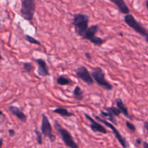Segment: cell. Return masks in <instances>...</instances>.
<instances>
[{"label":"cell","mask_w":148,"mask_h":148,"mask_svg":"<svg viewBox=\"0 0 148 148\" xmlns=\"http://www.w3.org/2000/svg\"><path fill=\"white\" fill-rule=\"evenodd\" d=\"M90 16L83 13H77L73 15L72 25L75 27V32L77 36L82 38L88 28Z\"/></svg>","instance_id":"6da1fadb"},{"label":"cell","mask_w":148,"mask_h":148,"mask_svg":"<svg viewBox=\"0 0 148 148\" xmlns=\"http://www.w3.org/2000/svg\"><path fill=\"white\" fill-rule=\"evenodd\" d=\"M55 129L61 136L62 141L64 143L65 145L69 148H79V145L76 143V142L74 140L73 137L72 136L71 133L68 131L66 129L64 128L58 121L55 120L53 122Z\"/></svg>","instance_id":"7a4b0ae2"},{"label":"cell","mask_w":148,"mask_h":148,"mask_svg":"<svg viewBox=\"0 0 148 148\" xmlns=\"http://www.w3.org/2000/svg\"><path fill=\"white\" fill-rule=\"evenodd\" d=\"M90 75L94 82H96L97 85H99L100 87L108 91H111L114 89V86L106 79L105 73L102 68L98 66L94 68Z\"/></svg>","instance_id":"3957f363"},{"label":"cell","mask_w":148,"mask_h":148,"mask_svg":"<svg viewBox=\"0 0 148 148\" xmlns=\"http://www.w3.org/2000/svg\"><path fill=\"white\" fill-rule=\"evenodd\" d=\"M124 20L129 27L133 29L136 33H139L140 36L145 38L146 42L148 43V33L147 29L140 22L136 20L133 14H129L125 15L124 16Z\"/></svg>","instance_id":"277c9868"},{"label":"cell","mask_w":148,"mask_h":148,"mask_svg":"<svg viewBox=\"0 0 148 148\" xmlns=\"http://www.w3.org/2000/svg\"><path fill=\"white\" fill-rule=\"evenodd\" d=\"M36 12V1L34 0H23L21 1V7L20 14L24 20L32 21Z\"/></svg>","instance_id":"5b68a950"},{"label":"cell","mask_w":148,"mask_h":148,"mask_svg":"<svg viewBox=\"0 0 148 148\" xmlns=\"http://www.w3.org/2000/svg\"><path fill=\"white\" fill-rule=\"evenodd\" d=\"M99 25H92L90 27H88V30L85 32V35L82 39L89 40L92 44L95 45L97 46H101L103 44L106 42V39H103L102 38H100L96 36V33H98Z\"/></svg>","instance_id":"8992f818"},{"label":"cell","mask_w":148,"mask_h":148,"mask_svg":"<svg viewBox=\"0 0 148 148\" xmlns=\"http://www.w3.org/2000/svg\"><path fill=\"white\" fill-rule=\"evenodd\" d=\"M95 121L97 120V121H98H98H101L102 124H103L104 125L106 126V127H108V128H109L110 130L112 131L113 134H114L116 139L118 140V142L119 143V144L121 145V147H122L123 148H129V147H130V145H129V143L127 142V140H126L125 137H124L122 135H121V133H120L119 131V130L116 128L115 126H114V124H112L111 123H110L109 121H108L107 120L101 118L100 116H95Z\"/></svg>","instance_id":"52a82bcc"},{"label":"cell","mask_w":148,"mask_h":148,"mask_svg":"<svg viewBox=\"0 0 148 148\" xmlns=\"http://www.w3.org/2000/svg\"><path fill=\"white\" fill-rule=\"evenodd\" d=\"M42 136L44 137V138H48L50 140L51 143H54L56 140V136L53 134V129H52L51 124L49 121V118L47 116L44 114H42V121H41V127H40Z\"/></svg>","instance_id":"ba28073f"},{"label":"cell","mask_w":148,"mask_h":148,"mask_svg":"<svg viewBox=\"0 0 148 148\" xmlns=\"http://www.w3.org/2000/svg\"><path fill=\"white\" fill-rule=\"evenodd\" d=\"M75 75L77 77L79 78V79L86 83L87 85L92 86L94 84V81L91 77L90 72H89L88 69L85 66H80L76 69L75 70Z\"/></svg>","instance_id":"9c48e42d"},{"label":"cell","mask_w":148,"mask_h":148,"mask_svg":"<svg viewBox=\"0 0 148 148\" xmlns=\"http://www.w3.org/2000/svg\"><path fill=\"white\" fill-rule=\"evenodd\" d=\"M85 117L86 118V119L88 120L90 122V128L92 130L93 132L95 133H101V134H106L108 133V131L106 129V127H104L103 125L101 124V123L98 122L97 121H95L93 118L90 116L89 114H86L85 113L84 114Z\"/></svg>","instance_id":"30bf717a"},{"label":"cell","mask_w":148,"mask_h":148,"mask_svg":"<svg viewBox=\"0 0 148 148\" xmlns=\"http://www.w3.org/2000/svg\"><path fill=\"white\" fill-rule=\"evenodd\" d=\"M36 62L38 66V74L40 77L50 76L49 66L46 62L43 59H36Z\"/></svg>","instance_id":"8fae6325"},{"label":"cell","mask_w":148,"mask_h":148,"mask_svg":"<svg viewBox=\"0 0 148 148\" xmlns=\"http://www.w3.org/2000/svg\"><path fill=\"white\" fill-rule=\"evenodd\" d=\"M8 109L9 111H10L13 116L17 117L20 121H22L23 123L27 122V116H26L25 114L20 108H19L18 107L14 106H9Z\"/></svg>","instance_id":"7c38bea8"},{"label":"cell","mask_w":148,"mask_h":148,"mask_svg":"<svg viewBox=\"0 0 148 148\" xmlns=\"http://www.w3.org/2000/svg\"><path fill=\"white\" fill-rule=\"evenodd\" d=\"M115 103L116 104V108L119 110L121 114H122L126 118L129 119L130 120L132 121L133 117L132 116H130V113H129V111H128V108H127L126 104L124 103V101H122V99H121V98H116Z\"/></svg>","instance_id":"4fadbf2b"},{"label":"cell","mask_w":148,"mask_h":148,"mask_svg":"<svg viewBox=\"0 0 148 148\" xmlns=\"http://www.w3.org/2000/svg\"><path fill=\"white\" fill-rule=\"evenodd\" d=\"M110 1L113 4H116L119 11L121 13L125 14V15L130 14V10L125 1H124V0H110Z\"/></svg>","instance_id":"5bb4252c"},{"label":"cell","mask_w":148,"mask_h":148,"mask_svg":"<svg viewBox=\"0 0 148 148\" xmlns=\"http://www.w3.org/2000/svg\"><path fill=\"white\" fill-rule=\"evenodd\" d=\"M52 112L61 116L62 117H64V118H69V117L75 116V114H74V113L69 112L66 108H63V107H57V108H56L55 109L52 110Z\"/></svg>","instance_id":"9a60e30c"},{"label":"cell","mask_w":148,"mask_h":148,"mask_svg":"<svg viewBox=\"0 0 148 148\" xmlns=\"http://www.w3.org/2000/svg\"><path fill=\"white\" fill-rule=\"evenodd\" d=\"M56 84L60 86H66V85H73V81L67 76H65L64 75H61L56 78Z\"/></svg>","instance_id":"2e32d148"},{"label":"cell","mask_w":148,"mask_h":148,"mask_svg":"<svg viewBox=\"0 0 148 148\" xmlns=\"http://www.w3.org/2000/svg\"><path fill=\"white\" fill-rule=\"evenodd\" d=\"M73 98L78 101H82L84 99V91L81 89L79 85L75 86L73 90Z\"/></svg>","instance_id":"e0dca14e"},{"label":"cell","mask_w":148,"mask_h":148,"mask_svg":"<svg viewBox=\"0 0 148 148\" xmlns=\"http://www.w3.org/2000/svg\"><path fill=\"white\" fill-rule=\"evenodd\" d=\"M22 64H23V69H24L25 72L30 74L33 72V69H34V66H33L31 62H23Z\"/></svg>","instance_id":"ac0fdd59"},{"label":"cell","mask_w":148,"mask_h":148,"mask_svg":"<svg viewBox=\"0 0 148 148\" xmlns=\"http://www.w3.org/2000/svg\"><path fill=\"white\" fill-rule=\"evenodd\" d=\"M25 39L26 41L31 43V44L37 45V46H40V45H41V43H40V42L38 40L35 38L33 36H29V35H25Z\"/></svg>","instance_id":"d6986e66"},{"label":"cell","mask_w":148,"mask_h":148,"mask_svg":"<svg viewBox=\"0 0 148 148\" xmlns=\"http://www.w3.org/2000/svg\"><path fill=\"white\" fill-rule=\"evenodd\" d=\"M106 110L107 111H110V112L113 114V116H114V117H119L120 116V115L121 114L119 110L116 107H114V106L108 107V108H106Z\"/></svg>","instance_id":"ffe728a7"},{"label":"cell","mask_w":148,"mask_h":148,"mask_svg":"<svg viewBox=\"0 0 148 148\" xmlns=\"http://www.w3.org/2000/svg\"><path fill=\"white\" fill-rule=\"evenodd\" d=\"M34 132L35 134H36V141H37V143L39 145H42L43 143V136H42L41 133H40L37 129H36V130H34Z\"/></svg>","instance_id":"44dd1931"},{"label":"cell","mask_w":148,"mask_h":148,"mask_svg":"<svg viewBox=\"0 0 148 148\" xmlns=\"http://www.w3.org/2000/svg\"><path fill=\"white\" fill-rule=\"evenodd\" d=\"M126 127H127V129L132 133H134L136 132V130H137L135 125L130 121H126Z\"/></svg>","instance_id":"7402d4cb"},{"label":"cell","mask_w":148,"mask_h":148,"mask_svg":"<svg viewBox=\"0 0 148 148\" xmlns=\"http://www.w3.org/2000/svg\"><path fill=\"white\" fill-rule=\"evenodd\" d=\"M8 134L10 137H13L15 136V131H14L13 129H10V130H8Z\"/></svg>","instance_id":"603a6c76"},{"label":"cell","mask_w":148,"mask_h":148,"mask_svg":"<svg viewBox=\"0 0 148 148\" xmlns=\"http://www.w3.org/2000/svg\"><path fill=\"white\" fill-rule=\"evenodd\" d=\"M85 57L88 59V60H89V61L92 60V55L90 54V53H89V52H85Z\"/></svg>","instance_id":"cb8c5ba5"},{"label":"cell","mask_w":148,"mask_h":148,"mask_svg":"<svg viewBox=\"0 0 148 148\" xmlns=\"http://www.w3.org/2000/svg\"><path fill=\"white\" fill-rule=\"evenodd\" d=\"M135 143L137 145H140L143 144V140L140 138H137L135 140Z\"/></svg>","instance_id":"d4e9b609"},{"label":"cell","mask_w":148,"mask_h":148,"mask_svg":"<svg viewBox=\"0 0 148 148\" xmlns=\"http://www.w3.org/2000/svg\"><path fill=\"white\" fill-rule=\"evenodd\" d=\"M144 128L146 131H148V121H144Z\"/></svg>","instance_id":"484cf974"},{"label":"cell","mask_w":148,"mask_h":148,"mask_svg":"<svg viewBox=\"0 0 148 148\" xmlns=\"http://www.w3.org/2000/svg\"><path fill=\"white\" fill-rule=\"evenodd\" d=\"M143 143V147L144 148H148V143H147V142H144V143Z\"/></svg>","instance_id":"4316f807"},{"label":"cell","mask_w":148,"mask_h":148,"mask_svg":"<svg viewBox=\"0 0 148 148\" xmlns=\"http://www.w3.org/2000/svg\"><path fill=\"white\" fill-rule=\"evenodd\" d=\"M3 143H4V140H3L2 138H0V148L2 147Z\"/></svg>","instance_id":"83f0119b"},{"label":"cell","mask_w":148,"mask_h":148,"mask_svg":"<svg viewBox=\"0 0 148 148\" xmlns=\"http://www.w3.org/2000/svg\"><path fill=\"white\" fill-rule=\"evenodd\" d=\"M2 60H3V57L1 54V52H0V62H1Z\"/></svg>","instance_id":"f1b7e54d"},{"label":"cell","mask_w":148,"mask_h":148,"mask_svg":"<svg viewBox=\"0 0 148 148\" xmlns=\"http://www.w3.org/2000/svg\"><path fill=\"white\" fill-rule=\"evenodd\" d=\"M3 115H4V114H3L2 111H1V110H0V116H3Z\"/></svg>","instance_id":"f546056e"},{"label":"cell","mask_w":148,"mask_h":148,"mask_svg":"<svg viewBox=\"0 0 148 148\" xmlns=\"http://www.w3.org/2000/svg\"><path fill=\"white\" fill-rule=\"evenodd\" d=\"M145 4H146V7H147V8H148V1L147 0L145 1Z\"/></svg>","instance_id":"4dcf8cb0"},{"label":"cell","mask_w":148,"mask_h":148,"mask_svg":"<svg viewBox=\"0 0 148 148\" xmlns=\"http://www.w3.org/2000/svg\"><path fill=\"white\" fill-rule=\"evenodd\" d=\"M119 36H121V37H123V33H119Z\"/></svg>","instance_id":"1f68e13d"},{"label":"cell","mask_w":148,"mask_h":148,"mask_svg":"<svg viewBox=\"0 0 148 148\" xmlns=\"http://www.w3.org/2000/svg\"><path fill=\"white\" fill-rule=\"evenodd\" d=\"M59 148H64V147H59Z\"/></svg>","instance_id":"d6a6232c"}]
</instances>
